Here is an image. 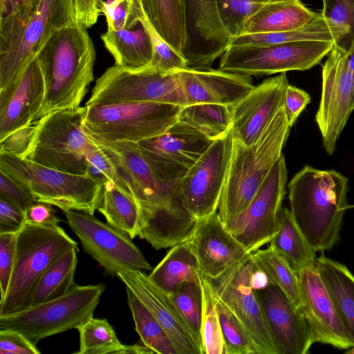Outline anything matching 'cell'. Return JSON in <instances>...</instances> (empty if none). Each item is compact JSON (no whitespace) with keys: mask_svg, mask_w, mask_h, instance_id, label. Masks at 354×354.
<instances>
[{"mask_svg":"<svg viewBox=\"0 0 354 354\" xmlns=\"http://www.w3.org/2000/svg\"><path fill=\"white\" fill-rule=\"evenodd\" d=\"M37 57L45 91L34 122L54 111L79 108L94 80L95 50L87 28L77 21L59 29Z\"/></svg>","mask_w":354,"mask_h":354,"instance_id":"cell-1","label":"cell"},{"mask_svg":"<svg viewBox=\"0 0 354 354\" xmlns=\"http://www.w3.org/2000/svg\"><path fill=\"white\" fill-rule=\"evenodd\" d=\"M348 178L335 170L306 165L288 185L290 212L316 252L337 243L347 203Z\"/></svg>","mask_w":354,"mask_h":354,"instance_id":"cell-2","label":"cell"},{"mask_svg":"<svg viewBox=\"0 0 354 354\" xmlns=\"http://www.w3.org/2000/svg\"><path fill=\"white\" fill-rule=\"evenodd\" d=\"M290 128L282 106L254 144L245 146L233 138L231 159L218 207L224 225L239 216L250 203L282 154Z\"/></svg>","mask_w":354,"mask_h":354,"instance_id":"cell-3","label":"cell"},{"mask_svg":"<svg viewBox=\"0 0 354 354\" xmlns=\"http://www.w3.org/2000/svg\"><path fill=\"white\" fill-rule=\"evenodd\" d=\"M78 248L77 243L57 225L26 222L17 233L15 257L9 286L0 300V315L30 306L38 281L62 254Z\"/></svg>","mask_w":354,"mask_h":354,"instance_id":"cell-4","label":"cell"},{"mask_svg":"<svg viewBox=\"0 0 354 354\" xmlns=\"http://www.w3.org/2000/svg\"><path fill=\"white\" fill-rule=\"evenodd\" d=\"M86 106L52 112L35 121L26 151L19 155L36 164L76 175H86L87 162L97 146L83 127Z\"/></svg>","mask_w":354,"mask_h":354,"instance_id":"cell-5","label":"cell"},{"mask_svg":"<svg viewBox=\"0 0 354 354\" xmlns=\"http://www.w3.org/2000/svg\"><path fill=\"white\" fill-rule=\"evenodd\" d=\"M0 170L25 186L36 201L49 203L63 212L94 214L97 210L102 185L88 175L55 170L2 151Z\"/></svg>","mask_w":354,"mask_h":354,"instance_id":"cell-6","label":"cell"},{"mask_svg":"<svg viewBox=\"0 0 354 354\" xmlns=\"http://www.w3.org/2000/svg\"><path fill=\"white\" fill-rule=\"evenodd\" d=\"M84 131L106 142H133L159 136L178 121L182 106L157 102L85 104Z\"/></svg>","mask_w":354,"mask_h":354,"instance_id":"cell-7","label":"cell"},{"mask_svg":"<svg viewBox=\"0 0 354 354\" xmlns=\"http://www.w3.org/2000/svg\"><path fill=\"white\" fill-rule=\"evenodd\" d=\"M105 289L104 283L75 285L64 296L0 315V326L21 332L36 345L46 337L77 328L93 317Z\"/></svg>","mask_w":354,"mask_h":354,"instance_id":"cell-8","label":"cell"},{"mask_svg":"<svg viewBox=\"0 0 354 354\" xmlns=\"http://www.w3.org/2000/svg\"><path fill=\"white\" fill-rule=\"evenodd\" d=\"M333 45L328 41L307 40L270 45L228 46L218 69L250 76L306 71L319 64Z\"/></svg>","mask_w":354,"mask_h":354,"instance_id":"cell-9","label":"cell"},{"mask_svg":"<svg viewBox=\"0 0 354 354\" xmlns=\"http://www.w3.org/2000/svg\"><path fill=\"white\" fill-rule=\"evenodd\" d=\"M157 102L185 106L178 72L165 73L149 68L130 71L116 65L100 77L85 104Z\"/></svg>","mask_w":354,"mask_h":354,"instance_id":"cell-10","label":"cell"},{"mask_svg":"<svg viewBox=\"0 0 354 354\" xmlns=\"http://www.w3.org/2000/svg\"><path fill=\"white\" fill-rule=\"evenodd\" d=\"M75 22L74 0H41L19 34L0 47V91L18 79L57 30Z\"/></svg>","mask_w":354,"mask_h":354,"instance_id":"cell-11","label":"cell"},{"mask_svg":"<svg viewBox=\"0 0 354 354\" xmlns=\"http://www.w3.org/2000/svg\"><path fill=\"white\" fill-rule=\"evenodd\" d=\"M287 178L285 158L281 154L245 209L225 225L250 254L270 243L279 231Z\"/></svg>","mask_w":354,"mask_h":354,"instance_id":"cell-12","label":"cell"},{"mask_svg":"<svg viewBox=\"0 0 354 354\" xmlns=\"http://www.w3.org/2000/svg\"><path fill=\"white\" fill-rule=\"evenodd\" d=\"M67 224L79 238L86 253L105 270L116 277L120 272L130 269L151 270L139 248L125 233L93 214L84 212H64Z\"/></svg>","mask_w":354,"mask_h":354,"instance_id":"cell-13","label":"cell"},{"mask_svg":"<svg viewBox=\"0 0 354 354\" xmlns=\"http://www.w3.org/2000/svg\"><path fill=\"white\" fill-rule=\"evenodd\" d=\"M213 142L178 120L165 133L138 145L160 180L177 193L181 180Z\"/></svg>","mask_w":354,"mask_h":354,"instance_id":"cell-14","label":"cell"},{"mask_svg":"<svg viewBox=\"0 0 354 354\" xmlns=\"http://www.w3.org/2000/svg\"><path fill=\"white\" fill-rule=\"evenodd\" d=\"M233 146L232 129L214 140L177 188L184 207L201 220L216 212Z\"/></svg>","mask_w":354,"mask_h":354,"instance_id":"cell-15","label":"cell"},{"mask_svg":"<svg viewBox=\"0 0 354 354\" xmlns=\"http://www.w3.org/2000/svg\"><path fill=\"white\" fill-rule=\"evenodd\" d=\"M354 110V79L346 52L333 45L322 66V89L315 121L328 154L333 153L336 142Z\"/></svg>","mask_w":354,"mask_h":354,"instance_id":"cell-16","label":"cell"},{"mask_svg":"<svg viewBox=\"0 0 354 354\" xmlns=\"http://www.w3.org/2000/svg\"><path fill=\"white\" fill-rule=\"evenodd\" d=\"M254 261L248 257L216 278L205 277L213 294L239 317L261 354H277L259 303L250 286Z\"/></svg>","mask_w":354,"mask_h":354,"instance_id":"cell-17","label":"cell"},{"mask_svg":"<svg viewBox=\"0 0 354 354\" xmlns=\"http://www.w3.org/2000/svg\"><path fill=\"white\" fill-rule=\"evenodd\" d=\"M186 41L182 55L187 68L204 70L222 56L230 37L218 16L217 0H181Z\"/></svg>","mask_w":354,"mask_h":354,"instance_id":"cell-18","label":"cell"},{"mask_svg":"<svg viewBox=\"0 0 354 354\" xmlns=\"http://www.w3.org/2000/svg\"><path fill=\"white\" fill-rule=\"evenodd\" d=\"M301 296L300 310L310 324L315 342L348 350L354 339L346 328L315 267L298 274Z\"/></svg>","mask_w":354,"mask_h":354,"instance_id":"cell-19","label":"cell"},{"mask_svg":"<svg viewBox=\"0 0 354 354\" xmlns=\"http://www.w3.org/2000/svg\"><path fill=\"white\" fill-rule=\"evenodd\" d=\"M259 303L277 354H306L315 343L301 310L274 283L253 290Z\"/></svg>","mask_w":354,"mask_h":354,"instance_id":"cell-20","label":"cell"},{"mask_svg":"<svg viewBox=\"0 0 354 354\" xmlns=\"http://www.w3.org/2000/svg\"><path fill=\"white\" fill-rule=\"evenodd\" d=\"M286 73L266 79L232 109L233 138L245 146L254 144L283 106L288 85Z\"/></svg>","mask_w":354,"mask_h":354,"instance_id":"cell-21","label":"cell"},{"mask_svg":"<svg viewBox=\"0 0 354 354\" xmlns=\"http://www.w3.org/2000/svg\"><path fill=\"white\" fill-rule=\"evenodd\" d=\"M130 289L162 325L177 354H202L186 322L170 295L138 269L120 272L116 276Z\"/></svg>","mask_w":354,"mask_h":354,"instance_id":"cell-22","label":"cell"},{"mask_svg":"<svg viewBox=\"0 0 354 354\" xmlns=\"http://www.w3.org/2000/svg\"><path fill=\"white\" fill-rule=\"evenodd\" d=\"M44 91L41 69L35 56L16 81L0 91V141L34 122Z\"/></svg>","mask_w":354,"mask_h":354,"instance_id":"cell-23","label":"cell"},{"mask_svg":"<svg viewBox=\"0 0 354 354\" xmlns=\"http://www.w3.org/2000/svg\"><path fill=\"white\" fill-rule=\"evenodd\" d=\"M189 241L201 274L209 278L219 277L250 254L216 212L200 221Z\"/></svg>","mask_w":354,"mask_h":354,"instance_id":"cell-24","label":"cell"},{"mask_svg":"<svg viewBox=\"0 0 354 354\" xmlns=\"http://www.w3.org/2000/svg\"><path fill=\"white\" fill-rule=\"evenodd\" d=\"M185 106L209 103L233 106L254 88L251 76L210 68L178 71Z\"/></svg>","mask_w":354,"mask_h":354,"instance_id":"cell-25","label":"cell"},{"mask_svg":"<svg viewBox=\"0 0 354 354\" xmlns=\"http://www.w3.org/2000/svg\"><path fill=\"white\" fill-rule=\"evenodd\" d=\"M145 17L136 25L120 30L107 29L101 35L115 65L130 71L147 68L153 58V45Z\"/></svg>","mask_w":354,"mask_h":354,"instance_id":"cell-26","label":"cell"},{"mask_svg":"<svg viewBox=\"0 0 354 354\" xmlns=\"http://www.w3.org/2000/svg\"><path fill=\"white\" fill-rule=\"evenodd\" d=\"M317 13L300 0L270 1L248 19L243 35L293 30L307 24Z\"/></svg>","mask_w":354,"mask_h":354,"instance_id":"cell-27","label":"cell"},{"mask_svg":"<svg viewBox=\"0 0 354 354\" xmlns=\"http://www.w3.org/2000/svg\"><path fill=\"white\" fill-rule=\"evenodd\" d=\"M201 274L197 258L189 240L171 247L149 277L170 295L185 282L200 281Z\"/></svg>","mask_w":354,"mask_h":354,"instance_id":"cell-28","label":"cell"},{"mask_svg":"<svg viewBox=\"0 0 354 354\" xmlns=\"http://www.w3.org/2000/svg\"><path fill=\"white\" fill-rule=\"evenodd\" d=\"M315 266L354 339V276L345 265L324 255L316 258Z\"/></svg>","mask_w":354,"mask_h":354,"instance_id":"cell-29","label":"cell"},{"mask_svg":"<svg viewBox=\"0 0 354 354\" xmlns=\"http://www.w3.org/2000/svg\"><path fill=\"white\" fill-rule=\"evenodd\" d=\"M279 222V231L270 241V247L296 274L305 268L314 266L316 251L297 226L290 210L282 207Z\"/></svg>","mask_w":354,"mask_h":354,"instance_id":"cell-30","label":"cell"},{"mask_svg":"<svg viewBox=\"0 0 354 354\" xmlns=\"http://www.w3.org/2000/svg\"><path fill=\"white\" fill-rule=\"evenodd\" d=\"M344 37L342 31L330 24L318 12L305 26L290 31L259 34H245L230 37L229 46L270 45L299 41H324L339 46Z\"/></svg>","mask_w":354,"mask_h":354,"instance_id":"cell-31","label":"cell"},{"mask_svg":"<svg viewBox=\"0 0 354 354\" xmlns=\"http://www.w3.org/2000/svg\"><path fill=\"white\" fill-rule=\"evenodd\" d=\"M97 210L107 223L127 234L131 239L138 236L141 209L135 197L121 190L111 180L104 182Z\"/></svg>","mask_w":354,"mask_h":354,"instance_id":"cell-32","label":"cell"},{"mask_svg":"<svg viewBox=\"0 0 354 354\" xmlns=\"http://www.w3.org/2000/svg\"><path fill=\"white\" fill-rule=\"evenodd\" d=\"M141 1L145 13L154 30L182 55L186 35L181 0Z\"/></svg>","mask_w":354,"mask_h":354,"instance_id":"cell-33","label":"cell"},{"mask_svg":"<svg viewBox=\"0 0 354 354\" xmlns=\"http://www.w3.org/2000/svg\"><path fill=\"white\" fill-rule=\"evenodd\" d=\"M78 248H72L56 259L42 275L32 292L30 306L66 295L73 288Z\"/></svg>","mask_w":354,"mask_h":354,"instance_id":"cell-34","label":"cell"},{"mask_svg":"<svg viewBox=\"0 0 354 354\" xmlns=\"http://www.w3.org/2000/svg\"><path fill=\"white\" fill-rule=\"evenodd\" d=\"M231 106L209 103L185 106L181 109L178 120L194 127L214 141L231 130Z\"/></svg>","mask_w":354,"mask_h":354,"instance_id":"cell-35","label":"cell"},{"mask_svg":"<svg viewBox=\"0 0 354 354\" xmlns=\"http://www.w3.org/2000/svg\"><path fill=\"white\" fill-rule=\"evenodd\" d=\"M126 291L128 306L140 341L155 353L177 354L171 339L159 322L130 289L126 287Z\"/></svg>","mask_w":354,"mask_h":354,"instance_id":"cell-36","label":"cell"},{"mask_svg":"<svg viewBox=\"0 0 354 354\" xmlns=\"http://www.w3.org/2000/svg\"><path fill=\"white\" fill-rule=\"evenodd\" d=\"M252 257L256 266L268 274L272 283L279 287L293 306L300 310L298 275L287 262L270 246L267 249L257 250Z\"/></svg>","mask_w":354,"mask_h":354,"instance_id":"cell-37","label":"cell"},{"mask_svg":"<svg viewBox=\"0 0 354 354\" xmlns=\"http://www.w3.org/2000/svg\"><path fill=\"white\" fill-rule=\"evenodd\" d=\"M76 329L80 335V349L75 354H123L125 345L119 341L106 319L93 316Z\"/></svg>","mask_w":354,"mask_h":354,"instance_id":"cell-38","label":"cell"},{"mask_svg":"<svg viewBox=\"0 0 354 354\" xmlns=\"http://www.w3.org/2000/svg\"><path fill=\"white\" fill-rule=\"evenodd\" d=\"M214 296L227 354H261L239 317L223 301Z\"/></svg>","mask_w":354,"mask_h":354,"instance_id":"cell-39","label":"cell"},{"mask_svg":"<svg viewBox=\"0 0 354 354\" xmlns=\"http://www.w3.org/2000/svg\"><path fill=\"white\" fill-rule=\"evenodd\" d=\"M202 316L201 337L203 354H227L215 299L205 277L201 274Z\"/></svg>","mask_w":354,"mask_h":354,"instance_id":"cell-40","label":"cell"},{"mask_svg":"<svg viewBox=\"0 0 354 354\" xmlns=\"http://www.w3.org/2000/svg\"><path fill=\"white\" fill-rule=\"evenodd\" d=\"M170 296L179 313L191 330L202 354L201 326L202 316V290L200 281L183 283Z\"/></svg>","mask_w":354,"mask_h":354,"instance_id":"cell-41","label":"cell"},{"mask_svg":"<svg viewBox=\"0 0 354 354\" xmlns=\"http://www.w3.org/2000/svg\"><path fill=\"white\" fill-rule=\"evenodd\" d=\"M41 0H0V46L21 32Z\"/></svg>","mask_w":354,"mask_h":354,"instance_id":"cell-42","label":"cell"},{"mask_svg":"<svg viewBox=\"0 0 354 354\" xmlns=\"http://www.w3.org/2000/svg\"><path fill=\"white\" fill-rule=\"evenodd\" d=\"M272 0H217L220 21L230 37L244 34L248 19Z\"/></svg>","mask_w":354,"mask_h":354,"instance_id":"cell-43","label":"cell"},{"mask_svg":"<svg viewBox=\"0 0 354 354\" xmlns=\"http://www.w3.org/2000/svg\"><path fill=\"white\" fill-rule=\"evenodd\" d=\"M322 14L342 31L344 37L338 47L346 53L354 41V0H323Z\"/></svg>","mask_w":354,"mask_h":354,"instance_id":"cell-44","label":"cell"},{"mask_svg":"<svg viewBox=\"0 0 354 354\" xmlns=\"http://www.w3.org/2000/svg\"><path fill=\"white\" fill-rule=\"evenodd\" d=\"M102 13L108 29L120 30L140 22L145 11L141 0H108L104 3Z\"/></svg>","mask_w":354,"mask_h":354,"instance_id":"cell-45","label":"cell"},{"mask_svg":"<svg viewBox=\"0 0 354 354\" xmlns=\"http://www.w3.org/2000/svg\"><path fill=\"white\" fill-rule=\"evenodd\" d=\"M145 21L151 34L153 45V58L147 68L165 73L176 72L187 68L185 59L159 36L146 15Z\"/></svg>","mask_w":354,"mask_h":354,"instance_id":"cell-46","label":"cell"},{"mask_svg":"<svg viewBox=\"0 0 354 354\" xmlns=\"http://www.w3.org/2000/svg\"><path fill=\"white\" fill-rule=\"evenodd\" d=\"M17 233L14 232H0L1 299L4 297L8 290L13 270Z\"/></svg>","mask_w":354,"mask_h":354,"instance_id":"cell-47","label":"cell"},{"mask_svg":"<svg viewBox=\"0 0 354 354\" xmlns=\"http://www.w3.org/2000/svg\"><path fill=\"white\" fill-rule=\"evenodd\" d=\"M40 351L21 332L8 328L0 330V354H40Z\"/></svg>","mask_w":354,"mask_h":354,"instance_id":"cell-48","label":"cell"},{"mask_svg":"<svg viewBox=\"0 0 354 354\" xmlns=\"http://www.w3.org/2000/svg\"><path fill=\"white\" fill-rule=\"evenodd\" d=\"M0 196L14 202L25 211L36 202L32 194L25 186L1 170Z\"/></svg>","mask_w":354,"mask_h":354,"instance_id":"cell-49","label":"cell"},{"mask_svg":"<svg viewBox=\"0 0 354 354\" xmlns=\"http://www.w3.org/2000/svg\"><path fill=\"white\" fill-rule=\"evenodd\" d=\"M26 222V211L0 196V232H17Z\"/></svg>","mask_w":354,"mask_h":354,"instance_id":"cell-50","label":"cell"},{"mask_svg":"<svg viewBox=\"0 0 354 354\" xmlns=\"http://www.w3.org/2000/svg\"><path fill=\"white\" fill-rule=\"evenodd\" d=\"M310 102V96L308 93L295 86L288 85L285 91L283 108L290 127Z\"/></svg>","mask_w":354,"mask_h":354,"instance_id":"cell-51","label":"cell"},{"mask_svg":"<svg viewBox=\"0 0 354 354\" xmlns=\"http://www.w3.org/2000/svg\"><path fill=\"white\" fill-rule=\"evenodd\" d=\"M35 122L18 129L0 141V151L21 155L27 149L33 131Z\"/></svg>","mask_w":354,"mask_h":354,"instance_id":"cell-52","label":"cell"},{"mask_svg":"<svg viewBox=\"0 0 354 354\" xmlns=\"http://www.w3.org/2000/svg\"><path fill=\"white\" fill-rule=\"evenodd\" d=\"M104 0H74L77 21L86 28L93 26L102 12Z\"/></svg>","mask_w":354,"mask_h":354,"instance_id":"cell-53","label":"cell"},{"mask_svg":"<svg viewBox=\"0 0 354 354\" xmlns=\"http://www.w3.org/2000/svg\"><path fill=\"white\" fill-rule=\"evenodd\" d=\"M26 219L27 222L43 225H57L60 221L52 205L38 201L26 210Z\"/></svg>","mask_w":354,"mask_h":354,"instance_id":"cell-54","label":"cell"},{"mask_svg":"<svg viewBox=\"0 0 354 354\" xmlns=\"http://www.w3.org/2000/svg\"><path fill=\"white\" fill-rule=\"evenodd\" d=\"M271 283H272L268 274L262 269L257 266L254 261V266L250 275L252 289L253 290H261L266 288Z\"/></svg>","mask_w":354,"mask_h":354,"instance_id":"cell-55","label":"cell"},{"mask_svg":"<svg viewBox=\"0 0 354 354\" xmlns=\"http://www.w3.org/2000/svg\"><path fill=\"white\" fill-rule=\"evenodd\" d=\"M134 353V354H148L155 353L153 351L147 347L142 342V344H136L131 346H126L123 354Z\"/></svg>","mask_w":354,"mask_h":354,"instance_id":"cell-56","label":"cell"},{"mask_svg":"<svg viewBox=\"0 0 354 354\" xmlns=\"http://www.w3.org/2000/svg\"><path fill=\"white\" fill-rule=\"evenodd\" d=\"M346 53L348 62V65L354 79V41Z\"/></svg>","mask_w":354,"mask_h":354,"instance_id":"cell-57","label":"cell"},{"mask_svg":"<svg viewBox=\"0 0 354 354\" xmlns=\"http://www.w3.org/2000/svg\"><path fill=\"white\" fill-rule=\"evenodd\" d=\"M345 353L346 354H354V346L352 347L351 348L347 350Z\"/></svg>","mask_w":354,"mask_h":354,"instance_id":"cell-58","label":"cell"},{"mask_svg":"<svg viewBox=\"0 0 354 354\" xmlns=\"http://www.w3.org/2000/svg\"></svg>","mask_w":354,"mask_h":354,"instance_id":"cell-59","label":"cell"}]
</instances>
